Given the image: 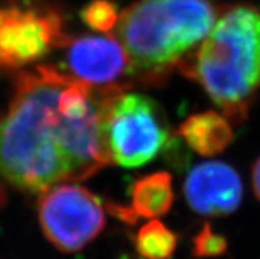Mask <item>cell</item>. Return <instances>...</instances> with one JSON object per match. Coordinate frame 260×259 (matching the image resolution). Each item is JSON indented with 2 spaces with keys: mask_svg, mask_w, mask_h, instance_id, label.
I'll return each mask as SVG.
<instances>
[{
  "mask_svg": "<svg viewBox=\"0 0 260 259\" xmlns=\"http://www.w3.org/2000/svg\"><path fill=\"white\" fill-rule=\"evenodd\" d=\"M134 243L143 259H171L177 247V236L161 221L152 220L139 229Z\"/></svg>",
  "mask_w": 260,
  "mask_h": 259,
  "instance_id": "cell-11",
  "label": "cell"
},
{
  "mask_svg": "<svg viewBox=\"0 0 260 259\" xmlns=\"http://www.w3.org/2000/svg\"><path fill=\"white\" fill-rule=\"evenodd\" d=\"M177 134L201 156L221 154L234 139L230 121L217 111L190 115L180 125Z\"/></svg>",
  "mask_w": 260,
  "mask_h": 259,
  "instance_id": "cell-10",
  "label": "cell"
},
{
  "mask_svg": "<svg viewBox=\"0 0 260 259\" xmlns=\"http://www.w3.org/2000/svg\"><path fill=\"white\" fill-rule=\"evenodd\" d=\"M185 198L196 213L222 217L234 213L243 197V184L234 168L223 161H205L189 172Z\"/></svg>",
  "mask_w": 260,
  "mask_h": 259,
  "instance_id": "cell-8",
  "label": "cell"
},
{
  "mask_svg": "<svg viewBox=\"0 0 260 259\" xmlns=\"http://www.w3.org/2000/svg\"><path fill=\"white\" fill-rule=\"evenodd\" d=\"M178 65L229 121H243L260 89L259 8L251 4L224 8L194 54Z\"/></svg>",
  "mask_w": 260,
  "mask_h": 259,
  "instance_id": "cell-2",
  "label": "cell"
},
{
  "mask_svg": "<svg viewBox=\"0 0 260 259\" xmlns=\"http://www.w3.org/2000/svg\"><path fill=\"white\" fill-rule=\"evenodd\" d=\"M118 7L111 0H91L81 10V19L94 32L109 33L118 24Z\"/></svg>",
  "mask_w": 260,
  "mask_h": 259,
  "instance_id": "cell-12",
  "label": "cell"
},
{
  "mask_svg": "<svg viewBox=\"0 0 260 259\" xmlns=\"http://www.w3.org/2000/svg\"><path fill=\"white\" fill-rule=\"evenodd\" d=\"M37 212L44 236L63 253L82 250L106 226L102 201L76 184H58L43 192Z\"/></svg>",
  "mask_w": 260,
  "mask_h": 259,
  "instance_id": "cell-6",
  "label": "cell"
},
{
  "mask_svg": "<svg viewBox=\"0 0 260 259\" xmlns=\"http://www.w3.org/2000/svg\"><path fill=\"white\" fill-rule=\"evenodd\" d=\"M171 138L164 111L147 95L125 86L110 88L103 110V139L111 163L127 168L144 165Z\"/></svg>",
  "mask_w": 260,
  "mask_h": 259,
  "instance_id": "cell-4",
  "label": "cell"
},
{
  "mask_svg": "<svg viewBox=\"0 0 260 259\" xmlns=\"http://www.w3.org/2000/svg\"><path fill=\"white\" fill-rule=\"evenodd\" d=\"M15 76L0 119V176L24 192L43 193L111 164L103 139L110 88L94 89L40 64Z\"/></svg>",
  "mask_w": 260,
  "mask_h": 259,
  "instance_id": "cell-1",
  "label": "cell"
},
{
  "mask_svg": "<svg viewBox=\"0 0 260 259\" xmlns=\"http://www.w3.org/2000/svg\"><path fill=\"white\" fill-rule=\"evenodd\" d=\"M69 40L49 0H0V77L16 74Z\"/></svg>",
  "mask_w": 260,
  "mask_h": 259,
  "instance_id": "cell-5",
  "label": "cell"
},
{
  "mask_svg": "<svg viewBox=\"0 0 260 259\" xmlns=\"http://www.w3.org/2000/svg\"><path fill=\"white\" fill-rule=\"evenodd\" d=\"M228 241L206 223L193 238V255L198 258H214L226 253Z\"/></svg>",
  "mask_w": 260,
  "mask_h": 259,
  "instance_id": "cell-13",
  "label": "cell"
},
{
  "mask_svg": "<svg viewBox=\"0 0 260 259\" xmlns=\"http://www.w3.org/2000/svg\"><path fill=\"white\" fill-rule=\"evenodd\" d=\"M172 177L168 172L147 175L134 183L131 188V205H109V209L125 222H135L138 218H157L168 213L173 204Z\"/></svg>",
  "mask_w": 260,
  "mask_h": 259,
  "instance_id": "cell-9",
  "label": "cell"
},
{
  "mask_svg": "<svg viewBox=\"0 0 260 259\" xmlns=\"http://www.w3.org/2000/svg\"><path fill=\"white\" fill-rule=\"evenodd\" d=\"M217 11L210 0H140L119 15L116 37L129 74L144 82L165 79L210 32Z\"/></svg>",
  "mask_w": 260,
  "mask_h": 259,
  "instance_id": "cell-3",
  "label": "cell"
},
{
  "mask_svg": "<svg viewBox=\"0 0 260 259\" xmlns=\"http://www.w3.org/2000/svg\"><path fill=\"white\" fill-rule=\"evenodd\" d=\"M252 188H254L255 196L260 201V156L252 167Z\"/></svg>",
  "mask_w": 260,
  "mask_h": 259,
  "instance_id": "cell-14",
  "label": "cell"
},
{
  "mask_svg": "<svg viewBox=\"0 0 260 259\" xmlns=\"http://www.w3.org/2000/svg\"><path fill=\"white\" fill-rule=\"evenodd\" d=\"M66 65L70 76L92 86L111 88L124 74H129L125 49L112 36H81L66 41Z\"/></svg>",
  "mask_w": 260,
  "mask_h": 259,
  "instance_id": "cell-7",
  "label": "cell"
}]
</instances>
